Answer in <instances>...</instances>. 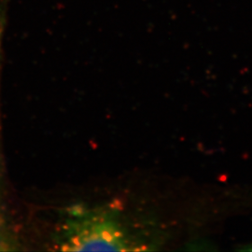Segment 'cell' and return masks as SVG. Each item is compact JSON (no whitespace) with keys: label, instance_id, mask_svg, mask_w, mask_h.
<instances>
[{"label":"cell","instance_id":"cell-1","mask_svg":"<svg viewBox=\"0 0 252 252\" xmlns=\"http://www.w3.org/2000/svg\"><path fill=\"white\" fill-rule=\"evenodd\" d=\"M163 234L150 219L125 209L120 203L100 207L75 206L66 209L54 232L59 251H153Z\"/></svg>","mask_w":252,"mask_h":252}]
</instances>
